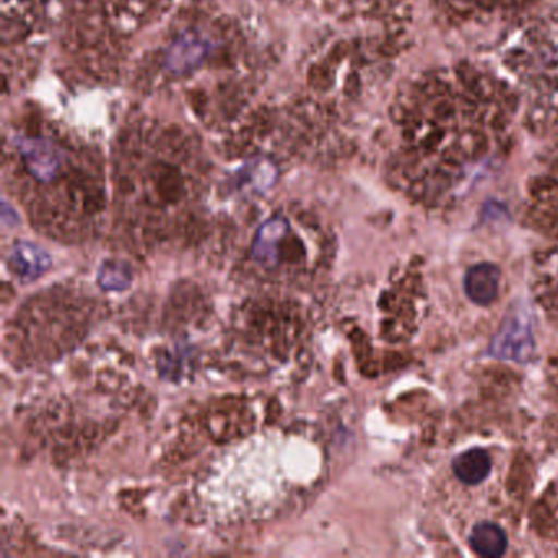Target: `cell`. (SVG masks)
Masks as SVG:
<instances>
[{
    "label": "cell",
    "instance_id": "cell-1",
    "mask_svg": "<svg viewBox=\"0 0 558 558\" xmlns=\"http://www.w3.org/2000/svg\"><path fill=\"white\" fill-rule=\"evenodd\" d=\"M522 100L511 81L470 61L430 68L390 104L388 182L414 204L439 208L508 155Z\"/></svg>",
    "mask_w": 558,
    "mask_h": 558
},
{
    "label": "cell",
    "instance_id": "cell-2",
    "mask_svg": "<svg viewBox=\"0 0 558 558\" xmlns=\"http://www.w3.org/2000/svg\"><path fill=\"white\" fill-rule=\"evenodd\" d=\"M501 60L521 96L525 129L551 132L558 126V0H545L519 22Z\"/></svg>",
    "mask_w": 558,
    "mask_h": 558
},
{
    "label": "cell",
    "instance_id": "cell-3",
    "mask_svg": "<svg viewBox=\"0 0 558 558\" xmlns=\"http://www.w3.org/2000/svg\"><path fill=\"white\" fill-rule=\"evenodd\" d=\"M545 0H430L437 17L453 31L519 24Z\"/></svg>",
    "mask_w": 558,
    "mask_h": 558
},
{
    "label": "cell",
    "instance_id": "cell-4",
    "mask_svg": "<svg viewBox=\"0 0 558 558\" xmlns=\"http://www.w3.org/2000/svg\"><path fill=\"white\" fill-rule=\"evenodd\" d=\"M525 218L535 230L558 238V135L541 153L529 175Z\"/></svg>",
    "mask_w": 558,
    "mask_h": 558
},
{
    "label": "cell",
    "instance_id": "cell-5",
    "mask_svg": "<svg viewBox=\"0 0 558 558\" xmlns=\"http://www.w3.org/2000/svg\"><path fill=\"white\" fill-rule=\"evenodd\" d=\"M251 256L260 269L279 272L300 264L303 247L289 220L282 217L270 218L257 231Z\"/></svg>",
    "mask_w": 558,
    "mask_h": 558
},
{
    "label": "cell",
    "instance_id": "cell-6",
    "mask_svg": "<svg viewBox=\"0 0 558 558\" xmlns=\"http://www.w3.org/2000/svg\"><path fill=\"white\" fill-rule=\"evenodd\" d=\"M107 24L119 35H132L168 9L169 0H104Z\"/></svg>",
    "mask_w": 558,
    "mask_h": 558
},
{
    "label": "cell",
    "instance_id": "cell-7",
    "mask_svg": "<svg viewBox=\"0 0 558 558\" xmlns=\"http://www.w3.org/2000/svg\"><path fill=\"white\" fill-rule=\"evenodd\" d=\"M501 270L489 263H480L470 267L465 274V293L473 303L480 306H488L498 296Z\"/></svg>",
    "mask_w": 558,
    "mask_h": 558
},
{
    "label": "cell",
    "instance_id": "cell-8",
    "mask_svg": "<svg viewBox=\"0 0 558 558\" xmlns=\"http://www.w3.org/2000/svg\"><path fill=\"white\" fill-rule=\"evenodd\" d=\"M32 27L27 0H2V41L4 45L24 38Z\"/></svg>",
    "mask_w": 558,
    "mask_h": 558
},
{
    "label": "cell",
    "instance_id": "cell-9",
    "mask_svg": "<svg viewBox=\"0 0 558 558\" xmlns=\"http://www.w3.org/2000/svg\"><path fill=\"white\" fill-rule=\"evenodd\" d=\"M470 547L480 557L496 558L505 555L508 537L499 525L493 522H478L469 537Z\"/></svg>",
    "mask_w": 558,
    "mask_h": 558
},
{
    "label": "cell",
    "instance_id": "cell-10",
    "mask_svg": "<svg viewBox=\"0 0 558 558\" xmlns=\"http://www.w3.org/2000/svg\"><path fill=\"white\" fill-rule=\"evenodd\" d=\"M50 256L34 244H19L11 256L12 272L21 279L34 280L40 277L50 266Z\"/></svg>",
    "mask_w": 558,
    "mask_h": 558
},
{
    "label": "cell",
    "instance_id": "cell-11",
    "mask_svg": "<svg viewBox=\"0 0 558 558\" xmlns=\"http://www.w3.org/2000/svg\"><path fill=\"white\" fill-rule=\"evenodd\" d=\"M452 470L465 485H478L492 472V459L486 450L470 449L453 459Z\"/></svg>",
    "mask_w": 558,
    "mask_h": 558
},
{
    "label": "cell",
    "instance_id": "cell-12",
    "mask_svg": "<svg viewBox=\"0 0 558 558\" xmlns=\"http://www.w3.org/2000/svg\"><path fill=\"white\" fill-rule=\"evenodd\" d=\"M538 302L544 306L548 318L558 326V267L551 276L545 279V282L542 280Z\"/></svg>",
    "mask_w": 558,
    "mask_h": 558
}]
</instances>
